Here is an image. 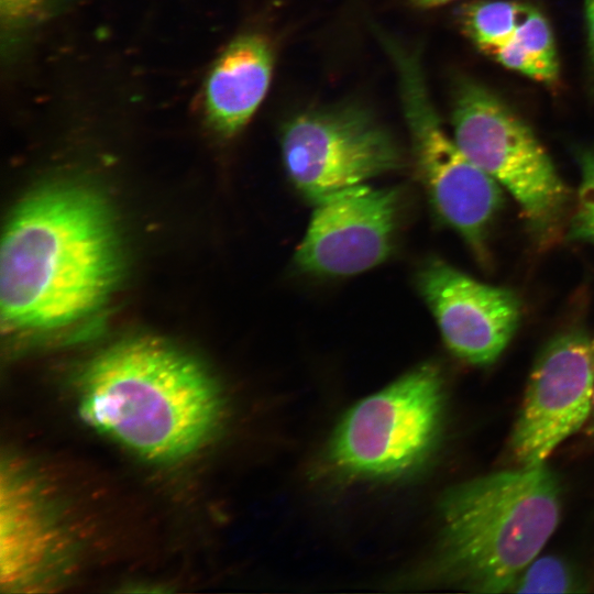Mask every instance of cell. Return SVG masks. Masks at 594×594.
Instances as JSON below:
<instances>
[{
    "mask_svg": "<svg viewBox=\"0 0 594 594\" xmlns=\"http://www.w3.org/2000/svg\"><path fill=\"white\" fill-rule=\"evenodd\" d=\"M581 584L569 565L553 556L534 559L518 575L509 592L572 593L581 592Z\"/></svg>",
    "mask_w": 594,
    "mask_h": 594,
    "instance_id": "15",
    "label": "cell"
},
{
    "mask_svg": "<svg viewBox=\"0 0 594 594\" xmlns=\"http://www.w3.org/2000/svg\"><path fill=\"white\" fill-rule=\"evenodd\" d=\"M382 41L398 73L416 170L439 216L483 256L487 228L502 205L499 184L444 132L418 56L387 37Z\"/></svg>",
    "mask_w": 594,
    "mask_h": 594,
    "instance_id": "5",
    "label": "cell"
},
{
    "mask_svg": "<svg viewBox=\"0 0 594 594\" xmlns=\"http://www.w3.org/2000/svg\"><path fill=\"white\" fill-rule=\"evenodd\" d=\"M532 8L510 1L476 2L460 12L466 35L483 51L505 44Z\"/></svg>",
    "mask_w": 594,
    "mask_h": 594,
    "instance_id": "14",
    "label": "cell"
},
{
    "mask_svg": "<svg viewBox=\"0 0 594 594\" xmlns=\"http://www.w3.org/2000/svg\"><path fill=\"white\" fill-rule=\"evenodd\" d=\"M398 193L361 185L316 204L295 254L299 268L349 276L381 264L391 253Z\"/></svg>",
    "mask_w": 594,
    "mask_h": 594,
    "instance_id": "9",
    "label": "cell"
},
{
    "mask_svg": "<svg viewBox=\"0 0 594 594\" xmlns=\"http://www.w3.org/2000/svg\"><path fill=\"white\" fill-rule=\"evenodd\" d=\"M58 0H0V20L9 38L22 34L53 13Z\"/></svg>",
    "mask_w": 594,
    "mask_h": 594,
    "instance_id": "16",
    "label": "cell"
},
{
    "mask_svg": "<svg viewBox=\"0 0 594 594\" xmlns=\"http://www.w3.org/2000/svg\"><path fill=\"white\" fill-rule=\"evenodd\" d=\"M586 19L588 26L591 52L594 58V0H586Z\"/></svg>",
    "mask_w": 594,
    "mask_h": 594,
    "instance_id": "18",
    "label": "cell"
},
{
    "mask_svg": "<svg viewBox=\"0 0 594 594\" xmlns=\"http://www.w3.org/2000/svg\"><path fill=\"white\" fill-rule=\"evenodd\" d=\"M494 57L504 66L540 81H552L558 61L547 20L531 9L510 41L497 47Z\"/></svg>",
    "mask_w": 594,
    "mask_h": 594,
    "instance_id": "13",
    "label": "cell"
},
{
    "mask_svg": "<svg viewBox=\"0 0 594 594\" xmlns=\"http://www.w3.org/2000/svg\"><path fill=\"white\" fill-rule=\"evenodd\" d=\"M582 180L576 210L572 218L570 237L594 242V150L581 155Z\"/></svg>",
    "mask_w": 594,
    "mask_h": 594,
    "instance_id": "17",
    "label": "cell"
},
{
    "mask_svg": "<svg viewBox=\"0 0 594 594\" xmlns=\"http://www.w3.org/2000/svg\"><path fill=\"white\" fill-rule=\"evenodd\" d=\"M119 270L117 234L99 197L75 186L38 190L16 208L2 239V323L34 332L79 321L106 301Z\"/></svg>",
    "mask_w": 594,
    "mask_h": 594,
    "instance_id": "1",
    "label": "cell"
},
{
    "mask_svg": "<svg viewBox=\"0 0 594 594\" xmlns=\"http://www.w3.org/2000/svg\"><path fill=\"white\" fill-rule=\"evenodd\" d=\"M418 287L447 346L471 364L495 362L518 327L520 304L513 292L480 283L443 262L427 263Z\"/></svg>",
    "mask_w": 594,
    "mask_h": 594,
    "instance_id": "10",
    "label": "cell"
},
{
    "mask_svg": "<svg viewBox=\"0 0 594 594\" xmlns=\"http://www.w3.org/2000/svg\"><path fill=\"white\" fill-rule=\"evenodd\" d=\"M79 399L88 425L153 460L194 451L221 411L217 386L198 363L147 339L97 356L84 372Z\"/></svg>",
    "mask_w": 594,
    "mask_h": 594,
    "instance_id": "2",
    "label": "cell"
},
{
    "mask_svg": "<svg viewBox=\"0 0 594 594\" xmlns=\"http://www.w3.org/2000/svg\"><path fill=\"white\" fill-rule=\"evenodd\" d=\"M594 395L592 341L581 330L553 338L530 372L510 437L519 465L546 463L591 416Z\"/></svg>",
    "mask_w": 594,
    "mask_h": 594,
    "instance_id": "8",
    "label": "cell"
},
{
    "mask_svg": "<svg viewBox=\"0 0 594 594\" xmlns=\"http://www.w3.org/2000/svg\"><path fill=\"white\" fill-rule=\"evenodd\" d=\"M453 139L462 152L503 185L536 227L560 211L566 189L532 131L481 86L464 84L453 113Z\"/></svg>",
    "mask_w": 594,
    "mask_h": 594,
    "instance_id": "7",
    "label": "cell"
},
{
    "mask_svg": "<svg viewBox=\"0 0 594 594\" xmlns=\"http://www.w3.org/2000/svg\"><path fill=\"white\" fill-rule=\"evenodd\" d=\"M273 68L267 41L244 34L232 41L215 62L205 85V112L222 135L239 132L264 99Z\"/></svg>",
    "mask_w": 594,
    "mask_h": 594,
    "instance_id": "11",
    "label": "cell"
},
{
    "mask_svg": "<svg viewBox=\"0 0 594 594\" xmlns=\"http://www.w3.org/2000/svg\"><path fill=\"white\" fill-rule=\"evenodd\" d=\"M439 508L432 579L469 592L504 593L556 531L561 490L546 463L519 465L452 486Z\"/></svg>",
    "mask_w": 594,
    "mask_h": 594,
    "instance_id": "3",
    "label": "cell"
},
{
    "mask_svg": "<svg viewBox=\"0 0 594 594\" xmlns=\"http://www.w3.org/2000/svg\"><path fill=\"white\" fill-rule=\"evenodd\" d=\"M282 153L292 183L315 205L403 163L388 131L352 106L294 117L283 129Z\"/></svg>",
    "mask_w": 594,
    "mask_h": 594,
    "instance_id": "6",
    "label": "cell"
},
{
    "mask_svg": "<svg viewBox=\"0 0 594 594\" xmlns=\"http://www.w3.org/2000/svg\"><path fill=\"white\" fill-rule=\"evenodd\" d=\"M443 404L439 369H413L344 414L330 440V462L343 474L364 479L416 470L437 443Z\"/></svg>",
    "mask_w": 594,
    "mask_h": 594,
    "instance_id": "4",
    "label": "cell"
},
{
    "mask_svg": "<svg viewBox=\"0 0 594 594\" xmlns=\"http://www.w3.org/2000/svg\"><path fill=\"white\" fill-rule=\"evenodd\" d=\"M1 503L2 581L12 583L26 575L41 560L47 546V534L32 499L10 482Z\"/></svg>",
    "mask_w": 594,
    "mask_h": 594,
    "instance_id": "12",
    "label": "cell"
},
{
    "mask_svg": "<svg viewBox=\"0 0 594 594\" xmlns=\"http://www.w3.org/2000/svg\"><path fill=\"white\" fill-rule=\"evenodd\" d=\"M592 352H593V362H594V340H592Z\"/></svg>",
    "mask_w": 594,
    "mask_h": 594,
    "instance_id": "21",
    "label": "cell"
},
{
    "mask_svg": "<svg viewBox=\"0 0 594 594\" xmlns=\"http://www.w3.org/2000/svg\"><path fill=\"white\" fill-rule=\"evenodd\" d=\"M588 421H590V425H588V430L591 432L592 436H594V395H593V406H592V411H591V416L588 418Z\"/></svg>",
    "mask_w": 594,
    "mask_h": 594,
    "instance_id": "20",
    "label": "cell"
},
{
    "mask_svg": "<svg viewBox=\"0 0 594 594\" xmlns=\"http://www.w3.org/2000/svg\"><path fill=\"white\" fill-rule=\"evenodd\" d=\"M416 6L419 7H433L438 4L446 3L451 0H411Z\"/></svg>",
    "mask_w": 594,
    "mask_h": 594,
    "instance_id": "19",
    "label": "cell"
}]
</instances>
